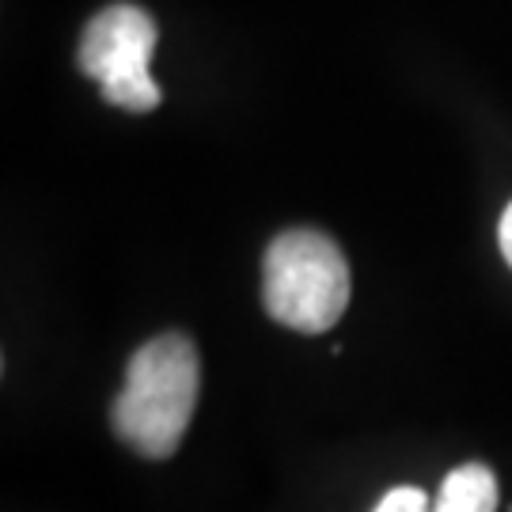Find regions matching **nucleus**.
I'll use <instances>...</instances> for the list:
<instances>
[{
	"mask_svg": "<svg viewBox=\"0 0 512 512\" xmlns=\"http://www.w3.org/2000/svg\"><path fill=\"white\" fill-rule=\"evenodd\" d=\"M202 391V361L186 334H160L129 357L126 384L110 406L114 433L137 456L167 459L183 444Z\"/></svg>",
	"mask_w": 512,
	"mask_h": 512,
	"instance_id": "obj_1",
	"label": "nucleus"
},
{
	"mask_svg": "<svg viewBox=\"0 0 512 512\" xmlns=\"http://www.w3.org/2000/svg\"><path fill=\"white\" fill-rule=\"evenodd\" d=\"M266 311L300 334L330 330L349 304V262L338 243L311 228L277 236L262 266Z\"/></svg>",
	"mask_w": 512,
	"mask_h": 512,
	"instance_id": "obj_2",
	"label": "nucleus"
},
{
	"mask_svg": "<svg viewBox=\"0 0 512 512\" xmlns=\"http://www.w3.org/2000/svg\"><path fill=\"white\" fill-rule=\"evenodd\" d=\"M152 50H156V23L145 8L110 4L88 23L76 61L84 76L99 84V95L107 103L145 114L160 103V88L152 80Z\"/></svg>",
	"mask_w": 512,
	"mask_h": 512,
	"instance_id": "obj_3",
	"label": "nucleus"
},
{
	"mask_svg": "<svg viewBox=\"0 0 512 512\" xmlns=\"http://www.w3.org/2000/svg\"><path fill=\"white\" fill-rule=\"evenodd\" d=\"M497 478L486 463H463L440 482L429 512H497Z\"/></svg>",
	"mask_w": 512,
	"mask_h": 512,
	"instance_id": "obj_4",
	"label": "nucleus"
},
{
	"mask_svg": "<svg viewBox=\"0 0 512 512\" xmlns=\"http://www.w3.org/2000/svg\"><path fill=\"white\" fill-rule=\"evenodd\" d=\"M429 494L418 490V486H395V490H387L380 497V505L372 512H429Z\"/></svg>",
	"mask_w": 512,
	"mask_h": 512,
	"instance_id": "obj_5",
	"label": "nucleus"
},
{
	"mask_svg": "<svg viewBox=\"0 0 512 512\" xmlns=\"http://www.w3.org/2000/svg\"><path fill=\"white\" fill-rule=\"evenodd\" d=\"M497 243H501V255L512 266V205L501 213V224H497Z\"/></svg>",
	"mask_w": 512,
	"mask_h": 512,
	"instance_id": "obj_6",
	"label": "nucleus"
}]
</instances>
